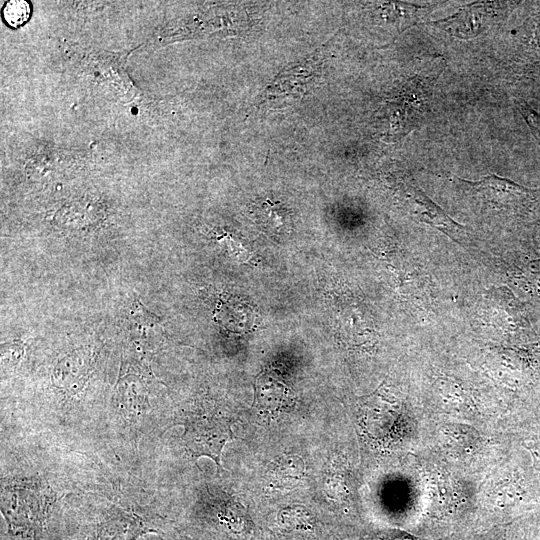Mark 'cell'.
<instances>
[{"label":"cell","instance_id":"obj_1","mask_svg":"<svg viewBox=\"0 0 540 540\" xmlns=\"http://www.w3.org/2000/svg\"><path fill=\"white\" fill-rule=\"evenodd\" d=\"M182 424V439L190 455L211 458L220 471L223 448L234 438L230 420L219 413H201L187 417Z\"/></svg>","mask_w":540,"mask_h":540},{"label":"cell","instance_id":"obj_2","mask_svg":"<svg viewBox=\"0 0 540 540\" xmlns=\"http://www.w3.org/2000/svg\"><path fill=\"white\" fill-rule=\"evenodd\" d=\"M457 179L463 188L480 199L493 204L497 209L512 213H527L540 200V190L524 187L497 175H487L476 182Z\"/></svg>","mask_w":540,"mask_h":540},{"label":"cell","instance_id":"obj_3","mask_svg":"<svg viewBox=\"0 0 540 540\" xmlns=\"http://www.w3.org/2000/svg\"><path fill=\"white\" fill-rule=\"evenodd\" d=\"M148 370L137 362H122L116 385V409L128 424H136L148 411Z\"/></svg>","mask_w":540,"mask_h":540},{"label":"cell","instance_id":"obj_4","mask_svg":"<svg viewBox=\"0 0 540 540\" xmlns=\"http://www.w3.org/2000/svg\"><path fill=\"white\" fill-rule=\"evenodd\" d=\"M92 355L84 349L72 351L59 359L52 372L55 387L67 394H76L88 379Z\"/></svg>","mask_w":540,"mask_h":540},{"label":"cell","instance_id":"obj_5","mask_svg":"<svg viewBox=\"0 0 540 540\" xmlns=\"http://www.w3.org/2000/svg\"><path fill=\"white\" fill-rule=\"evenodd\" d=\"M129 320L132 339L139 350L155 348L163 335L160 318L137 301L130 310Z\"/></svg>","mask_w":540,"mask_h":540},{"label":"cell","instance_id":"obj_6","mask_svg":"<svg viewBox=\"0 0 540 540\" xmlns=\"http://www.w3.org/2000/svg\"><path fill=\"white\" fill-rule=\"evenodd\" d=\"M267 474L271 488L289 489L302 481L305 465L297 455H281L271 462Z\"/></svg>","mask_w":540,"mask_h":540},{"label":"cell","instance_id":"obj_7","mask_svg":"<svg viewBox=\"0 0 540 540\" xmlns=\"http://www.w3.org/2000/svg\"><path fill=\"white\" fill-rule=\"evenodd\" d=\"M252 212L259 226L271 234H285L291 229V216L280 203L265 200L256 204Z\"/></svg>","mask_w":540,"mask_h":540},{"label":"cell","instance_id":"obj_8","mask_svg":"<svg viewBox=\"0 0 540 540\" xmlns=\"http://www.w3.org/2000/svg\"><path fill=\"white\" fill-rule=\"evenodd\" d=\"M254 404L269 413L277 412L288 404V390L279 381L267 375L260 376L254 385Z\"/></svg>","mask_w":540,"mask_h":540},{"label":"cell","instance_id":"obj_9","mask_svg":"<svg viewBox=\"0 0 540 540\" xmlns=\"http://www.w3.org/2000/svg\"><path fill=\"white\" fill-rule=\"evenodd\" d=\"M3 17L11 27L21 26L30 17V5L23 0L9 1L3 8Z\"/></svg>","mask_w":540,"mask_h":540},{"label":"cell","instance_id":"obj_10","mask_svg":"<svg viewBox=\"0 0 540 540\" xmlns=\"http://www.w3.org/2000/svg\"><path fill=\"white\" fill-rule=\"evenodd\" d=\"M24 353V345L21 342L5 343L1 346V364L4 370H12L16 367Z\"/></svg>","mask_w":540,"mask_h":540},{"label":"cell","instance_id":"obj_11","mask_svg":"<svg viewBox=\"0 0 540 540\" xmlns=\"http://www.w3.org/2000/svg\"><path fill=\"white\" fill-rule=\"evenodd\" d=\"M519 111L525 119L536 142L540 145V113L525 102L517 104Z\"/></svg>","mask_w":540,"mask_h":540},{"label":"cell","instance_id":"obj_12","mask_svg":"<svg viewBox=\"0 0 540 540\" xmlns=\"http://www.w3.org/2000/svg\"><path fill=\"white\" fill-rule=\"evenodd\" d=\"M526 448L532 454L535 468L540 470V441L527 443Z\"/></svg>","mask_w":540,"mask_h":540},{"label":"cell","instance_id":"obj_13","mask_svg":"<svg viewBox=\"0 0 540 540\" xmlns=\"http://www.w3.org/2000/svg\"><path fill=\"white\" fill-rule=\"evenodd\" d=\"M148 540H163V539H161L160 537H155V538H151V539H148Z\"/></svg>","mask_w":540,"mask_h":540}]
</instances>
